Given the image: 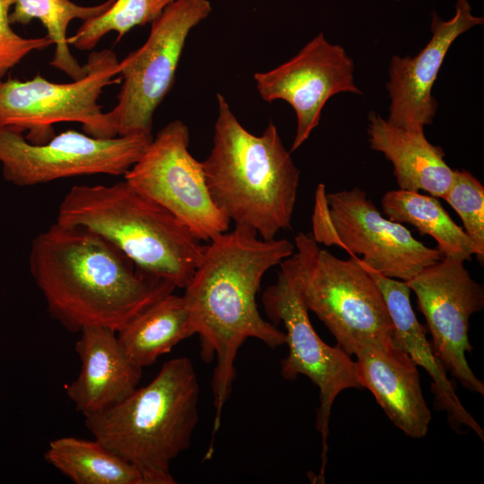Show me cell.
Instances as JSON below:
<instances>
[{
  "label": "cell",
  "mask_w": 484,
  "mask_h": 484,
  "mask_svg": "<svg viewBox=\"0 0 484 484\" xmlns=\"http://www.w3.org/2000/svg\"><path fill=\"white\" fill-rule=\"evenodd\" d=\"M277 281L262 294L265 313L274 324L282 323L289 352L281 361L285 380L298 375L308 377L319 389L320 407L316 428L322 437V466L318 480H324L327 436L333 404L337 396L350 388L362 389L355 360L339 345L326 344L312 326L292 272L284 259L280 264Z\"/></svg>",
  "instance_id": "cell-11"
},
{
  "label": "cell",
  "mask_w": 484,
  "mask_h": 484,
  "mask_svg": "<svg viewBox=\"0 0 484 484\" xmlns=\"http://www.w3.org/2000/svg\"><path fill=\"white\" fill-rule=\"evenodd\" d=\"M354 62L323 32L279 66L254 75L256 90L267 101L284 100L294 109L297 129L290 152L298 149L318 125L328 99L341 92L362 94L354 82Z\"/></svg>",
  "instance_id": "cell-14"
},
{
  "label": "cell",
  "mask_w": 484,
  "mask_h": 484,
  "mask_svg": "<svg viewBox=\"0 0 484 484\" xmlns=\"http://www.w3.org/2000/svg\"><path fill=\"white\" fill-rule=\"evenodd\" d=\"M86 74L68 83L53 82L38 73L33 79L0 80V125L16 128L31 143L53 137L52 125L78 122L85 134L115 137L98 100L103 90L120 80L119 62L111 49L91 52Z\"/></svg>",
  "instance_id": "cell-9"
},
{
  "label": "cell",
  "mask_w": 484,
  "mask_h": 484,
  "mask_svg": "<svg viewBox=\"0 0 484 484\" xmlns=\"http://www.w3.org/2000/svg\"><path fill=\"white\" fill-rule=\"evenodd\" d=\"M464 262L443 256L406 283L425 316L436 357L464 388L483 395L484 384L471 370L466 353L472 350L470 317L483 308L484 290Z\"/></svg>",
  "instance_id": "cell-13"
},
{
  "label": "cell",
  "mask_w": 484,
  "mask_h": 484,
  "mask_svg": "<svg viewBox=\"0 0 484 484\" xmlns=\"http://www.w3.org/2000/svg\"><path fill=\"white\" fill-rule=\"evenodd\" d=\"M193 335L185 299L173 292L143 309L117 333L123 351L140 368L151 366Z\"/></svg>",
  "instance_id": "cell-20"
},
{
  "label": "cell",
  "mask_w": 484,
  "mask_h": 484,
  "mask_svg": "<svg viewBox=\"0 0 484 484\" xmlns=\"http://www.w3.org/2000/svg\"><path fill=\"white\" fill-rule=\"evenodd\" d=\"M483 17L473 15L468 0H456L454 15L444 21L432 13L431 38L414 56L393 55L388 69L386 90L390 98L391 124L412 132H424L437 110L433 85L454 40L481 25Z\"/></svg>",
  "instance_id": "cell-15"
},
{
  "label": "cell",
  "mask_w": 484,
  "mask_h": 484,
  "mask_svg": "<svg viewBox=\"0 0 484 484\" xmlns=\"http://www.w3.org/2000/svg\"><path fill=\"white\" fill-rule=\"evenodd\" d=\"M29 265L50 316L72 333L93 326L117 333L176 289L99 235L57 222L33 238Z\"/></svg>",
  "instance_id": "cell-2"
},
{
  "label": "cell",
  "mask_w": 484,
  "mask_h": 484,
  "mask_svg": "<svg viewBox=\"0 0 484 484\" xmlns=\"http://www.w3.org/2000/svg\"><path fill=\"white\" fill-rule=\"evenodd\" d=\"M370 148L382 152L392 163L398 186L425 191L444 198L454 177L445 160V151L428 141L424 132H412L391 124L376 112L368 115Z\"/></svg>",
  "instance_id": "cell-19"
},
{
  "label": "cell",
  "mask_w": 484,
  "mask_h": 484,
  "mask_svg": "<svg viewBox=\"0 0 484 484\" xmlns=\"http://www.w3.org/2000/svg\"><path fill=\"white\" fill-rule=\"evenodd\" d=\"M15 1L0 0V80L30 53L53 45L47 35L27 39L12 29L10 13Z\"/></svg>",
  "instance_id": "cell-26"
},
{
  "label": "cell",
  "mask_w": 484,
  "mask_h": 484,
  "mask_svg": "<svg viewBox=\"0 0 484 484\" xmlns=\"http://www.w3.org/2000/svg\"><path fill=\"white\" fill-rule=\"evenodd\" d=\"M114 1L80 5L70 0H16L10 13V22L12 25H28L33 20L39 21L55 47L50 65L76 81L86 74V69L70 50L67 37L69 24L75 19L84 22L100 15Z\"/></svg>",
  "instance_id": "cell-23"
},
{
  "label": "cell",
  "mask_w": 484,
  "mask_h": 484,
  "mask_svg": "<svg viewBox=\"0 0 484 484\" xmlns=\"http://www.w3.org/2000/svg\"><path fill=\"white\" fill-rule=\"evenodd\" d=\"M187 125L175 119L161 128L124 175L143 194L169 211L202 241L229 229L230 220L215 205L202 161L189 151Z\"/></svg>",
  "instance_id": "cell-12"
},
{
  "label": "cell",
  "mask_w": 484,
  "mask_h": 484,
  "mask_svg": "<svg viewBox=\"0 0 484 484\" xmlns=\"http://www.w3.org/2000/svg\"><path fill=\"white\" fill-rule=\"evenodd\" d=\"M312 220L318 244L361 255L364 266L392 279L408 281L443 257L402 223L385 218L359 187L326 194L319 184Z\"/></svg>",
  "instance_id": "cell-7"
},
{
  "label": "cell",
  "mask_w": 484,
  "mask_h": 484,
  "mask_svg": "<svg viewBox=\"0 0 484 484\" xmlns=\"http://www.w3.org/2000/svg\"><path fill=\"white\" fill-rule=\"evenodd\" d=\"M461 218L463 229L484 259V186L470 171L454 169L452 184L443 198Z\"/></svg>",
  "instance_id": "cell-25"
},
{
  "label": "cell",
  "mask_w": 484,
  "mask_h": 484,
  "mask_svg": "<svg viewBox=\"0 0 484 484\" xmlns=\"http://www.w3.org/2000/svg\"><path fill=\"white\" fill-rule=\"evenodd\" d=\"M359 381L389 419L407 436L424 437L431 421L416 363L393 339L371 341L354 354Z\"/></svg>",
  "instance_id": "cell-16"
},
{
  "label": "cell",
  "mask_w": 484,
  "mask_h": 484,
  "mask_svg": "<svg viewBox=\"0 0 484 484\" xmlns=\"http://www.w3.org/2000/svg\"><path fill=\"white\" fill-rule=\"evenodd\" d=\"M44 457L74 484H145L133 464L95 438H56Z\"/></svg>",
  "instance_id": "cell-22"
},
{
  "label": "cell",
  "mask_w": 484,
  "mask_h": 484,
  "mask_svg": "<svg viewBox=\"0 0 484 484\" xmlns=\"http://www.w3.org/2000/svg\"><path fill=\"white\" fill-rule=\"evenodd\" d=\"M295 251L286 238L264 239L254 230L235 226L208 242L183 298L204 361L216 360L212 388L215 416L212 438L236 377L239 348L255 338L270 348L286 343V334L258 310L256 295L265 272Z\"/></svg>",
  "instance_id": "cell-1"
},
{
  "label": "cell",
  "mask_w": 484,
  "mask_h": 484,
  "mask_svg": "<svg viewBox=\"0 0 484 484\" xmlns=\"http://www.w3.org/2000/svg\"><path fill=\"white\" fill-rule=\"evenodd\" d=\"M365 268L383 294L393 326V341L431 376L436 409L447 413L449 423L454 428H468L483 441L482 428L462 404L454 386L446 376V369L433 352L426 336V329L412 309L411 290L406 281L384 276L366 266Z\"/></svg>",
  "instance_id": "cell-18"
},
{
  "label": "cell",
  "mask_w": 484,
  "mask_h": 484,
  "mask_svg": "<svg viewBox=\"0 0 484 484\" xmlns=\"http://www.w3.org/2000/svg\"><path fill=\"white\" fill-rule=\"evenodd\" d=\"M200 385L187 357L166 361L146 385L84 417L95 439L133 464L145 484H175L172 462L191 445L199 419Z\"/></svg>",
  "instance_id": "cell-5"
},
{
  "label": "cell",
  "mask_w": 484,
  "mask_h": 484,
  "mask_svg": "<svg viewBox=\"0 0 484 484\" xmlns=\"http://www.w3.org/2000/svg\"><path fill=\"white\" fill-rule=\"evenodd\" d=\"M381 204L388 219L411 224L421 235L433 238L444 257L467 261L478 255L472 239L453 220L436 197L399 188L386 192Z\"/></svg>",
  "instance_id": "cell-21"
},
{
  "label": "cell",
  "mask_w": 484,
  "mask_h": 484,
  "mask_svg": "<svg viewBox=\"0 0 484 484\" xmlns=\"http://www.w3.org/2000/svg\"><path fill=\"white\" fill-rule=\"evenodd\" d=\"M75 350L80 371L65 392L83 417L105 411L137 388L143 368L126 357L116 332L98 326L84 328Z\"/></svg>",
  "instance_id": "cell-17"
},
{
  "label": "cell",
  "mask_w": 484,
  "mask_h": 484,
  "mask_svg": "<svg viewBox=\"0 0 484 484\" xmlns=\"http://www.w3.org/2000/svg\"><path fill=\"white\" fill-rule=\"evenodd\" d=\"M212 11L209 0H176L151 22L145 42L119 62L117 102L105 113L114 136L151 134L154 113L172 89L186 39Z\"/></svg>",
  "instance_id": "cell-8"
},
{
  "label": "cell",
  "mask_w": 484,
  "mask_h": 484,
  "mask_svg": "<svg viewBox=\"0 0 484 484\" xmlns=\"http://www.w3.org/2000/svg\"><path fill=\"white\" fill-rule=\"evenodd\" d=\"M151 140V134L99 138L67 130L36 143L22 131L0 125L2 173L17 186L96 174L124 176Z\"/></svg>",
  "instance_id": "cell-10"
},
{
  "label": "cell",
  "mask_w": 484,
  "mask_h": 484,
  "mask_svg": "<svg viewBox=\"0 0 484 484\" xmlns=\"http://www.w3.org/2000/svg\"><path fill=\"white\" fill-rule=\"evenodd\" d=\"M212 147L202 161L215 205L264 239L290 228L300 171L270 122L260 135L246 130L218 93Z\"/></svg>",
  "instance_id": "cell-3"
},
{
  "label": "cell",
  "mask_w": 484,
  "mask_h": 484,
  "mask_svg": "<svg viewBox=\"0 0 484 484\" xmlns=\"http://www.w3.org/2000/svg\"><path fill=\"white\" fill-rule=\"evenodd\" d=\"M56 222L99 235L142 272L179 289L188 284L205 249L186 224L125 180L73 186Z\"/></svg>",
  "instance_id": "cell-4"
},
{
  "label": "cell",
  "mask_w": 484,
  "mask_h": 484,
  "mask_svg": "<svg viewBox=\"0 0 484 484\" xmlns=\"http://www.w3.org/2000/svg\"><path fill=\"white\" fill-rule=\"evenodd\" d=\"M175 1L115 0L106 12L84 21L68 43L79 50H91L109 32H116L119 41L134 27L151 23Z\"/></svg>",
  "instance_id": "cell-24"
},
{
  "label": "cell",
  "mask_w": 484,
  "mask_h": 484,
  "mask_svg": "<svg viewBox=\"0 0 484 484\" xmlns=\"http://www.w3.org/2000/svg\"><path fill=\"white\" fill-rule=\"evenodd\" d=\"M286 258L302 299L347 354L364 344L392 340L393 323L383 294L359 257L341 259L299 232Z\"/></svg>",
  "instance_id": "cell-6"
}]
</instances>
